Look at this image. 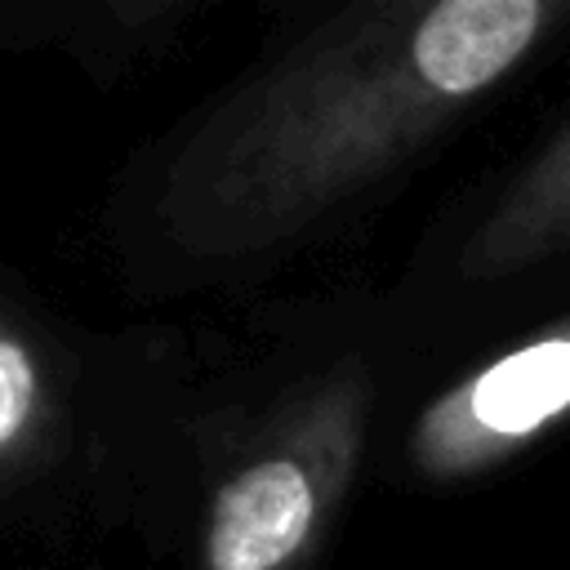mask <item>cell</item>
I'll return each instance as SVG.
<instances>
[{
  "instance_id": "6da1fadb",
  "label": "cell",
  "mask_w": 570,
  "mask_h": 570,
  "mask_svg": "<svg viewBox=\"0 0 570 570\" xmlns=\"http://www.w3.org/2000/svg\"><path fill=\"white\" fill-rule=\"evenodd\" d=\"M561 18L552 0L365 4L232 94L178 151L160 196L178 249H272L392 174Z\"/></svg>"
},
{
  "instance_id": "7a4b0ae2",
  "label": "cell",
  "mask_w": 570,
  "mask_h": 570,
  "mask_svg": "<svg viewBox=\"0 0 570 570\" xmlns=\"http://www.w3.org/2000/svg\"><path fill=\"white\" fill-rule=\"evenodd\" d=\"M365 405L370 392L352 374L289 401L218 485L200 570H307L361 463Z\"/></svg>"
},
{
  "instance_id": "3957f363",
  "label": "cell",
  "mask_w": 570,
  "mask_h": 570,
  "mask_svg": "<svg viewBox=\"0 0 570 570\" xmlns=\"http://www.w3.org/2000/svg\"><path fill=\"white\" fill-rule=\"evenodd\" d=\"M570 419V316L445 387L410 432L423 476L485 472Z\"/></svg>"
},
{
  "instance_id": "277c9868",
  "label": "cell",
  "mask_w": 570,
  "mask_h": 570,
  "mask_svg": "<svg viewBox=\"0 0 570 570\" xmlns=\"http://www.w3.org/2000/svg\"><path fill=\"white\" fill-rule=\"evenodd\" d=\"M570 249V125L525 165L463 245V276L494 281Z\"/></svg>"
},
{
  "instance_id": "5b68a950",
  "label": "cell",
  "mask_w": 570,
  "mask_h": 570,
  "mask_svg": "<svg viewBox=\"0 0 570 570\" xmlns=\"http://www.w3.org/2000/svg\"><path fill=\"white\" fill-rule=\"evenodd\" d=\"M45 423V370L31 343L0 321V468L22 459Z\"/></svg>"
}]
</instances>
